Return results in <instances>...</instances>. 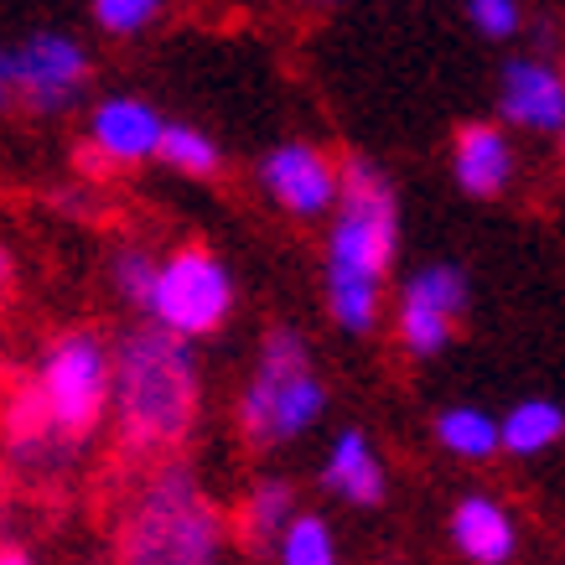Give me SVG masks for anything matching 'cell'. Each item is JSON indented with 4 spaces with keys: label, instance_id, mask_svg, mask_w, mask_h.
<instances>
[{
    "label": "cell",
    "instance_id": "obj_1",
    "mask_svg": "<svg viewBox=\"0 0 565 565\" xmlns=\"http://www.w3.org/2000/svg\"><path fill=\"white\" fill-rule=\"evenodd\" d=\"M327 234V311L332 322L363 338L379 322L384 275L399 249V203L390 177L374 161L348 156L338 167V207Z\"/></svg>",
    "mask_w": 565,
    "mask_h": 565
},
{
    "label": "cell",
    "instance_id": "obj_2",
    "mask_svg": "<svg viewBox=\"0 0 565 565\" xmlns=\"http://www.w3.org/2000/svg\"><path fill=\"white\" fill-rule=\"evenodd\" d=\"M109 359H115L109 411H115L125 451L130 457H167L177 441H188L192 420H198V399H203L192 343L146 322L130 327L120 348H109Z\"/></svg>",
    "mask_w": 565,
    "mask_h": 565
},
{
    "label": "cell",
    "instance_id": "obj_3",
    "mask_svg": "<svg viewBox=\"0 0 565 565\" xmlns=\"http://www.w3.org/2000/svg\"><path fill=\"white\" fill-rule=\"evenodd\" d=\"M223 514L182 462L156 467L140 482L120 524V565H218Z\"/></svg>",
    "mask_w": 565,
    "mask_h": 565
},
{
    "label": "cell",
    "instance_id": "obj_4",
    "mask_svg": "<svg viewBox=\"0 0 565 565\" xmlns=\"http://www.w3.org/2000/svg\"><path fill=\"white\" fill-rule=\"evenodd\" d=\"M327 411V390L311 369L307 338L296 327H270L259 343V363L239 394V436L259 451L307 436Z\"/></svg>",
    "mask_w": 565,
    "mask_h": 565
},
{
    "label": "cell",
    "instance_id": "obj_5",
    "mask_svg": "<svg viewBox=\"0 0 565 565\" xmlns=\"http://www.w3.org/2000/svg\"><path fill=\"white\" fill-rule=\"evenodd\" d=\"M36 390L47 399L57 441L73 451L109 415V390H115L109 343L99 332H63V338H52L47 353H42V369H36Z\"/></svg>",
    "mask_w": 565,
    "mask_h": 565
},
{
    "label": "cell",
    "instance_id": "obj_6",
    "mask_svg": "<svg viewBox=\"0 0 565 565\" xmlns=\"http://www.w3.org/2000/svg\"><path fill=\"white\" fill-rule=\"evenodd\" d=\"M146 317L151 327L172 332L182 343H198V338H213L228 317H234V275L213 249L203 244H188V249H172V255L156 265V286L151 301H146Z\"/></svg>",
    "mask_w": 565,
    "mask_h": 565
},
{
    "label": "cell",
    "instance_id": "obj_7",
    "mask_svg": "<svg viewBox=\"0 0 565 565\" xmlns=\"http://www.w3.org/2000/svg\"><path fill=\"white\" fill-rule=\"evenodd\" d=\"M6 73H11V99L36 115H57L84 94L88 52L63 32H36L6 52Z\"/></svg>",
    "mask_w": 565,
    "mask_h": 565
},
{
    "label": "cell",
    "instance_id": "obj_8",
    "mask_svg": "<svg viewBox=\"0 0 565 565\" xmlns=\"http://www.w3.org/2000/svg\"><path fill=\"white\" fill-rule=\"evenodd\" d=\"M259 188L291 218H322L338 207V167L311 140H280L259 161Z\"/></svg>",
    "mask_w": 565,
    "mask_h": 565
},
{
    "label": "cell",
    "instance_id": "obj_9",
    "mask_svg": "<svg viewBox=\"0 0 565 565\" xmlns=\"http://www.w3.org/2000/svg\"><path fill=\"white\" fill-rule=\"evenodd\" d=\"M161 130H167V120L156 115V104L136 99V94H109L88 120V151L104 167H140L156 156Z\"/></svg>",
    "mask_w": 565,
    "mask_h": 565
},
{
    "label": "cell",
    "instance_id": "obj_10",
    "mask_svg": "<svg viewBox=\"0 0 565 565\" xmlns=\"http://www.w3.org/2000/svg\"><path fill=\"white\" fill-rule=\"evenodd\" d=\"M498 109L514 130L555 136L565 130V78L540 57H514L498 78Z\"/></svg>",
    "mask_w": 565,
    "mask_h": 565
},
{
    "label": "cell",
    "instance_id": "obj_11",
    "mask_svg": "<svg viewBox=\"0 0 565 565\" xmlns=\"http://www.w3.org/2000/svg\"><path fill=\"white\" fill-rule=\"evenodd\" d=\"M451 177L467 198H498L514 182V146L498 125H462L451 146Z\"/></svg>",
    "mask_w": 565,
    "mask_h": 565
},
{
    "label": "cell",
    "instance_id": "obj_12",
    "mask_svg": "<svg viewBox=\"0 0 565 565\" xmlns=\"http://www.w3.org/2000/svg\"><path fill=\"white\" fill-rule=\"evenodd\" d=\"M451 545L462 550L472 565H509L519 545L514 514L488 493H472L451 509Z\"/></svg>",
    "mask_w": 565,
    "mask_h": 565
},
{
    "label": "cell",
    "instance_id": "obj_13",
    "mask_svg": "<svg viewBox=\"0 0 565 565\" xmlns=\"http://www.w3.org/2000/svg\"><path fill=\"white\" fill-rule=\"evenodd\" d=\"M0 436L11 446V457L26 467H52L57 451H68V446L57 441V430H52L47 399L36 390V379H21L17 390H11L6 411H0Z\"/></svg>",
    "mask_w": 565,
    "mask_h": 565
},
{
    "label": "cell",
    "instance_id": "obj_14",
    "mask_svg": "<svg viewBox=\"0 0 565 565\" xmlns=\"http://www.w3.org/2000/svg\"><path fill=\"white\" fill-rule=\"evenodd\" d=\"M322 482L338 498L359 503V509H374V503H384V462H379L374 441H369L359 426L338 430V441L327 446Z\"/></svg>",
    "mask_w": 565,
    "mask_h": 565
},
{
    "label": "cell",
    "instance_id": "obj_15",
    "mask_svg": "<svg viewBox=\"0 0 565 565\" xmlns=\"http://www.w3.org/2000/svg\"><path fill=\"white\" fill-rule=\"evenodd\" d=\"M296 519V488L286 478H259L239 503V540L249 550H270Z\"/></svg>",
    "mask_w": 565,
    "mask_h": 565
},
{
    "label": "cell",
    "instance_id": "obj_16",
    "mask_svg": "<svg viewBox=\"0 0 565 565\" xmlns=\"http://www.w3.org/2000/svg\"><path fill=\"white\" fill-rule=\"evenodd\" d=\"M565 436V411L555 399H519L514 411L498 420V451L509 457H540Z\"/></svg>",
    "mask_w": 565,
    "mask_h": 565
},
{
    "label": "cell",
    "instance_id": "obj_17",
    "mask_svg": "<svg viewBox=\"0 0 565 565\" xmlns=\"http://www.w3.org/2000/svg\"><path fill=\"white\" fill-rule=\"evenodd\" d=\"M467 275L457 265H426V270H415L405 280V291H399V307L411 311H430V317H441V322H457L467 311Z\"/></svg>",
    "mask_w": 565,
    "mask_h": 565
},
{
    "label": "cell",
    "instance_id": "obj_18",
    "mask_svg": "<svg viewBox=\"0 0 565 565\" xmlns=\"http://www.w3.org/2000/svg\"><path fill=\"white\" fill-rule=\"evenodd\" d=\"M436 441L462 462H488L498 457V420L478 405H451L436 415Z\"/></svg>",
    "mask_w": 565,
    "mask_h": 565
},
{
    "label": "cell",
    "instance_id": "obj_19",
    "mask_svg": "<svg viewBox=\"0 0 565 565\" xmlns=\"http://www.w3.org/2000/svg\"><path fill=\"white\" fill-rule=\"evenodd\" d=\"M156 156H161L172 172H182V177H218L223 172L218 140L203 136L198 125H167V130H161V146H156Z\"/></svg>",
    "mask_w": 565,
    "mask_h": 565
},
{
    "label": "cell",
    "instance_id": "obj_20",
    "mask_svg": "<svg viewBox=\"0 0 565 565\" xmlns=\"http://www.w3.org/2000/svg\"><path fill=\"white\" fill-rule=\"evenodd\" d=\"M275 555H280V565H338V540L327 530V519L296 514L275 540Z\"/></svg>",
    "mask_w": 565,
    "mask_h": 565
},
{
    "label": "cell",
    "instance_id": "obj_21",
    "mask_svg": "<svg viewBox=\"0 0 565 565\" xmlns=\"http://www.w3.org/2000/svg\"><path fill=\"white\" fill-rule=\"evenodd\" d=\"M156 265H161V259H156L151 249H140V244H125L120 255H115V265H109L120 301H130V307L146 311V301H151V286H156Z\"/></svg>",
    "mask_w": 565,
    "mask_h": 565
},
{
    "label": "cell",
    "instance_id": "obj_22",
    "mask_svg": "<svg viewBox=\"0 0 565 565\" xmlns=\"http://www.w3.org/2000/svg\"><path fill=\"white\" fill-rule=\"evenodd\" d=\"M161 17V0H94V21L109 36H136Z\"/></svg>",
    "mask_w": 565,
    "mask_h": 565
},
{
    "label": "cell",
    "instance_id": "obj_23",
    "mask_svg": "<svg viewBox=\"0 0 565 565\" xmlns=\"http://www.w3.org/2000/svg\"><path fill=\"white\" fill-rule=\"evenodd\" d=\"M467 17L482 36L503 42V36L519 32V0H467Z\"/></svg>",
    "mask_w": 565,
    "mask_h": 565
},
{
    "label": "cell",
    "instance_id": "obj_24",
    "mask_svg": "<svg viewBox=\"0 0 565 565\" xmlns=\"http://www.w3.org/2000/svg\"><path fill=\"white\" fill-rule=\"evenodd\" d=\"M11 270H17V259H11V249H0V296L11 291Z\"/></svg>",
    "mask_w": 565,
    "mask_h": 565
},
{
    "label": "cell",
    "instance_id": "obj_25",
    "mask_svg": "<svg viewBox=\"0 0 565 565\" xmlns=\"http://www.w3.org/2000/svg\"><path fill=\"white\" fill-rule=\"evenodd\" d=\"M0 565H32V555L17 545H0Z\"/></svg>",
    "mask_w": 565,
    "mask_h": 565
},
{
    "label": "cell",
    "instance_id": "obj_26",
    "mask_svg": "<svg viewBox=\"0 0 565 565\" xmlns=\"http://www.w3.org/2000/svg\"><path fill=\"white\" fill-rule=\"evenodd\" d=\"M11 104V73H6V47H0V109Z\"/></svg>",
    "mask_w": 565,
    "mask_h": 565
},
{
    "label": "cell",
    "instance_id": "obj_27",
    "mask_svg": "<svg viewBox=\"0 0 565 565\" xmlns=\"http://www.w3.org/2000/svg\"><path fill=\"white\" fill-rule=\"evenodd\" d=\"M311 6H327V0H311Z\"/></svg>",
    "mask_w": 565,
    "mask_h": 565
},
{
    "label": "cell",
    "instance_id": "obj_28",
    "mask_svg": "<svg viewBox=\"0 0 565 565\" xmlns=\"http://www.w3.org/2000/svg\"><path fill=\"white\" fill-rule=\"evenodd\" d=\"M561 78H565V73H561Z\"/></svg>",
    "mask_w": 565,
    "mask_h": 565
},
{
    "label": "cell",
    "instance_id": "obj_29",
    "mask_svg": "<svg viewBox=\"0 0 565 565\" xmlns=\"http://www.w3.org/2000/svg\"><path fill=\"white\" fill-rule=\"evenodd\" d=\"M561 136H565V130H561Z\"/></svg>",
    "mask_w": 565,
    "mask_h": 565
}]
</instances>
